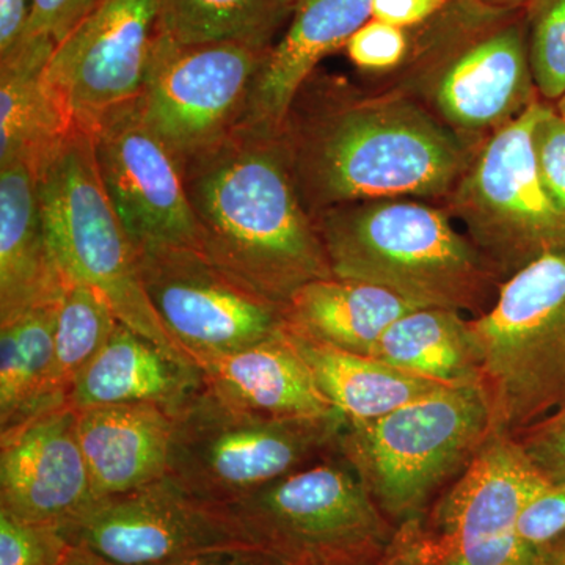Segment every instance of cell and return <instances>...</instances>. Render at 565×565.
<instances>
[{
	"label": "cell",
	"instance_id": "cell-1",
	"mask_svg": "<svg viewBox=\"0 0 565 565\" xmlns=\"http://www.w3.org/2000/svg\"><path fill=\"white\" fill-rule=\"evenodd\" d=\"M282 139L313 218L373 200L445 202L478 148L407 93L318 73L294 99Z\"/></svg>",
	"mask_w": 565,
	"mask_h": 565
},
{
	"label": "cell",
	"instance_id": "cell-2",
	"mask_svg": "<svg viewBox=\"0 0 565 565\" xmlns=\"http://www.w3.org/2000/svg\"><path fill=\"white\" fill-rule=\"evenodd\" d=\"M182 173L202 252L226 274L280 305L307 282L333 277L282 131L239 126Z\"/></svg>",
	"mask_w": 565,
	"mask_h": 565
},
{
	"label": "cell",
	"instance_id": "cell-3",
	"mask_svg": "<svg viewBox=\"0 0 565 565\" xmlns=\"http://www.w3.org/2000/svg\"><path fill=\"white\" fill-rule=\"evenodd\" d=\"M445 207L414 199L344 204L316 215L333 277L371 282L416 308L484 315L503 280Z\"/></svg>",
	"mask_w": 565,
	"mask_h": 565
},
{
	"label": "cell",
	"instance_id": "cell-4",
	"mask_svg": "<svg viewBox=\"0 0 565 565\" xmlns=\"http://www.w3.org/2000/svg\"><path fill=\"white\" fill-rule=\"evenodd\" d=\"M388 87L424 104L479 147L535 99L525 10L489 13L448 0L422 28ZM394 71V73H396Z\"/></svg>",
	"mask_w": 565,
	"mask_h": 565
},
{
	"label": "cell",
	"instance_id": "cell-5",
	"mask_svg": "<svg viewBox=\"0 0 565 565\" xmlns=\"http://www.w3.org/2000/svg\"><path fill=\"white\" fill-rule=\"evenodd\" d=\"M478 386H446L384 416L345 422L338 449L394 526L422 515L493 435Z\"/></svg>",
	"mask_w": 565,
	"mask_h": 565
},
{
	"label": "cell",
	"instance_id": "cell-6",
	"mask_svg": "<svg viewBox=\"0 0 565 565\" xmlns=\"http://www.w3.org/2000/svg\"><path fill=\"white\" fill-rule=\"evenodd\" d=\"M36 180L44 228L66 280L95 289L118 321L173 356L193 362L148 300L139 253L104 189L92 132L73 128L40 167Z\"/></svg>",
	"mask_w": 565,
	"mask_h": 565
},
{
	"label": "cell",
	"instance_id": "cell-7",
	"mask_svg": "<svg viewBox=\"0 0 565 565\" xmlns=\"http://www.w3.org/2000/svg\"><path fill=\"white\" fill-rule=\"evenodd\" d=\"M470 327L493 433L519 437L565 399V256L509 277Z\"/></svg>",
	"mask_w": 565,
	"mask_h": 565
},
{
	"label": "cell",
	"instance_id": "cell-8",
	"mask_svg": "<svg viewBox=\"0 0 565 565\" xmlns=\"http://www.w3.org/2000/svg\"><path fill=\"white\" fill-rule=\"evenodd\" d=\"M226 508L288 565H375L396 534L338 446Z\"/></svg>",
	"mask_w": 565,
	"mask_h": 565
},
{
	"label": "cell",
	"instance_id": "cell-9",
	"mask_svg": "<svg viewBox=\"0 0 565 565\" xmlns=\"http://www.w3.org/2000/svg\"><path fill=\"white\" fill-rule=\"evenodd\" d=\"M345 422L340 412L319 418L252 414L203 386L174 416L169 478L200 500L230 505L329 455Z\"/></svg>",
	"mask_w": 565,
	"mask_h": 565
},
{
	"label": "cell",
	"instance_id": "cell-10",
	"mask_svg": "<svg viewBox=\"0 0 565 565\" xmlns=\"http://www.w3.org/2000/svg\"><path fill=\"white\" fill-rule=\"evenodd\" d=\"M545 104L535 99L487 137L445 200L503 281L542 256H565V212L546 191L535 159V125Z\"/></svg>",
	"mask_w": 565,
	"mask_h": 565
},
{
	"label": "cell",
	"instance_id": "cell-11",
	"mask_svg": "<svg viewBox=\"0 0 565 565\" xmlns=\"http://www.w3.org/2000/svg\"><path fill=\"white\" fill-rule=\"evenodd\" d=\"M545 482L514 438L493 434L422 515L396 527L390 552L401 565H533L515 525Z\"/></svg>",
	"mask_w": 565,
	"mask_h": 565
},
{
	"label": "cell",
	"instance_id": "cell-12",
	"mask_svg": "<svg viewBox=\"0 0 565 565\" xmlns=\"http://www.w3.org/2000/svg\"><path fill=\"white\" fill-rule=\"evenodd\" d=\"M273 46L252 41L182 44L156 35L137 107L181 169L243 125Z\"/></svg>",
	"mask_w": 565,
	"mask_h": 565
},
{
	"label": "cell",
	"instance_id": "cell-13",
	"mask_svg": "<svg viewBox=\"0 0 565 565\" xmlns=\"http://www.w3.org/2000/svg\"><path fill=\"white\" fill-rule=\"evenodd\" d=\"M156 315L182 351L200 360L250 348L286 329V305L253 291L195 248L139 252Z\"/></svg>",
	"mask_w": 565,
	"mask_h": 565
},
{
	"label": "cell",
	"instance_id": "cell-14",
	"mask_svg": "<svg viewBox=\"0 0 565 565\" xmlns=\"http://www.w3.org/2000/svg\"><path fill=\"white\" fill-rule=\"evenodd\" d=\"M61 530L71 545L114 565H159L207 550L255 545L226 505L193 497L169 476L92 501Z\"/></svg>",
	"mask_w": 565,
	"mask_h": 565
},
{
	"label": "cell",
	"instance_id": "cell-15",
	"mask_svg": "<svg viewBox=\"0 0 565 565\" xmlns=\"http://www.w3.org/2000/svg\"><path fill=\"white\" fill-rule=\"evenodd\" d=\"M161 0H99L55 46L46 77L71 122L92 129L143 90Z\"/></svg>",
	"mask_w": 565,
	"mask_h": 565
},
{
	"label": "cell",
	"instance_id": "cell-16",
	"mask_svg": "<svg viewBox=\"0 0 565 565\" xmlns=\"http://www.w3.org/2000/svg\"><path fill=\"white\" fill-rule=\"evenodd\" d=\"M92 136L104 189L137 253L202 252L181 166L145 125L137 102L106 115Z\"/></svg>",
	"mask_w": 565,
	"mask_h": 565
},
{
	"label": "cell",
	"instance_id": "cell-17",
	"mask_svg": "<svg viewBox=\"0 0 565 565\" xmlns=\"http://www.w3.org/2000/svg\"><path fill=\"white\" fill-rule=\"evenodd\" d=\"M92 501L71 401L0 433V509L61 526Z\"/></svg>",
	"mask_w": 565,
	"mask_h": 565
},
{
	"label": "cell",
	"instance_id": "cell-18",
	"mask_svg": "<svg viewBox=\"0 0 565 565\" xmlns=\"http://www.w3.org/2000/svg\"><path fill=\"white\" fill-rule=\"evenodd\" d=\"M371 18V0H294L288 29L259 71L243 125L282 131L294 99L319 62L345 47Z\"/></svg>",
	"mask_w": 565,
	"mask_h": 565
},
{
	"label": "cell",
	"instance_id": "cell-19",
	"mask_svg": "<svg viewBox=\"0 0 565 565\" xmlns=\"http://www.w3.org/2000/svg\"><path fill=\"white\" fill-rule=\"evenodd\" d=\"M173 427V416L159 405H102L77 411L93 501L167 478Z\"/></svg>",
	"mask_w": 565,
	"mask_h": 565
},
{
	"label": "cell",
	"instance_id": "cell-20",
	"mask_svg": "<svg viewBox=\"0 0 565 565\" xmlns=\"http://www.w3.org/2000/svg\"><path fill=\"white\" fill-rule=\"evenodd\" d=\"M65 286L44 228L35 170L22 162L0 167V326L61 302Z\"/></svg>",
	"mask_w": 565,
	"mask_h": 565
},
{
	"label": "cell",
	"instance_id": "cell-21",
	"mask_svg": "<svg viewBox=\"0 0 565 565\" xmlns=\"http://www.w3.org/2000/svg\"><path fill=\"white\" fill-rule=\"evenodd\" d=\"M204 386L199 364L178 359L118 322L109 341L71 390L77 411L102 405L152 404L177 416Z\"/></svg>",
	"mask_w": 565,
	"mask_h": 565
},
{
	"label": "cell",
	"instance_id": "cell-22",
	"mask_svg": "<svg viewBox=\"0 0 565 565\" xmlns=\"http://www.w3.org/2000/svg\"><path fill=\"white\" fill-rule=\"evenodd\" d=\"M204 386L222 403L273 418L338 412L316 385L286 329L250 348L200 360Z\"/></svg>",
	"mask_w": 565,
	"mask_h": 565
},
{
	"label": "cell",
	"instance_id": "cell-23",
	"mask_svg": "<svg viewBox=\"0 0 565 565\" xmlns=\"http://www.w3.org/2000/svg\"><path fill=\"white\" fill-rule=\"evenodd\" d=\"M54 40L22 35L0 57V167L28 163L35 173L76 126L47 82Z\"/></svg>",
	"mask_w": 565,
	"mask_h": 565
},
{
	"label": "cell",
	"instance_id": "cell-24",
	"mask_svg": "<svg viewBox=\"0 0 565 565\" xmlns=\"http://www.w3.org/2000/svg\"><path fill=\"white\" fill-rule=\"evenodd\" d=\"M412 310L414 305L381 286L329 277L294 292L286 305V321L294 332L371 356L386 330Z\"/></svg>",
	"mask_w": 565,
	"mask_h": 565
},
{
	"label": "cell",
	"instance_id": "cell-25",
	"mask_svg": "<svg viewBox=\"0 0 565 565\" xmlns=\"http://www.w3.org/2000/svg\"><path fill=\"white\" fill-rule=\"evenodd\" d=\"M289 340L300 353L316 385L348 422H367L446 385L419 377L370 355L341 351L294 332Z\"/></svg>",
	"mask_w": 565,
	"mask_h": 565
},
{
	"label": "cell",
	"instance_id": "cell-26",
	"mask_svg": "<svg viewBox=\"0 0 565 565\" xmlns=\"http://www.w3.org/2000/svg\"><path fill=\"white\" fill-rule=\"evenodd\" d=\"M371 356L441 385L481 388L478 345L459 311L412 310L386 330Z\"/></svg>",
	"mask_w": 565,
	"mask_h": 565
},
{
	"label": "cell",
	"instance_id": "cell-27",
	"mask_svg": "<svg viewBox=\"0 0 565 565\" xmlns=\"http://www.w3.org/2000/svg\"><path fill=\"white\" fill-rule=\"evenodd\" d=\"M58 303L0 326V433L70 403L54 385Z\"/></svg>",
	"mask_w": 565,
	"mask_h": 565
},
{
	"label": "cell",
	"instance_id": "cell-28",
	"mask_svg": "<svg viewBox=\"0 0 565 565\" xmlns=\"http://www.w3.org/2000/svg\"><path fill=\"white\" fill-rule=\"evenodd\" d=\"M294 0H161L158 33L182 44L252 41L273 46Z\"/></svg>",
	"mask_w": 565,
	"mask_h": 565
},
{
	"label": "cell",
	"instance_id": "cell-29",
	"mask_svg": "<svg viewBox=\"0 0 565 565\" xmlns=\"http://www.w3.org/2000/svg\"><path fill=\"white\" fill-rule=\"evenodd\" d=\"M118 322L102 294L66 280L54 337V385L61 396L70 399L74 382L109 341Z\"/></svg>",
	"mask_w": 565,
	"mask_h": 565
},
{
	"label": "cell",
	"instance_id": "cell-30",
	"mask_svg": "<svg viewBox=\"0 0 565 565\" xmlns=\"http://www.w3.org/2000/svg\"><path fill=\"white\" fill-rule=\"evenodd\" d=\"M525 17L535 88L555 104L565 93V0H531Z\"/></svg>",
	"mask_w": 565,
	"mask_h": 565
},
{
	"label": "cell",
	"instance_id": "cell-31",
	"mask_svg": "<svg viewBox=\"0 0 565 565\" xmlns=\"http://www.w3.org/2000/svg\"><path fill=\"white\" fill-rule=\"evenodd\" d=\"M73 548L61 526L29 522L0 509V565H63Z\"/></svg>",
	"mask_w": 565,
	"mask_h": 565
},
{
	"label": "cell",
	"instance_id": "cell-32",
	"mask_svg": "<svg viewBox=\"0 0 565 565\" xmlns=\"http://www.w3.org/2000/svg\"><path fill=\"white\" fill-rule=\"evenodd\" d=\"M412 50V31L371 18L345 44L356 68L385 74L399 70Z\"/></svg>",
	"mask_w": 565,
	"mask_h": 565
},
{
	"label": "cell",
	"instance_id": "cell-33",
	"mask_svg": "<svg viewBox=\"0 0 565 565\" xmlns=\"http://www.w3.org/2000/svg\"><path fill=\"white\" fill-rule=\"evenodd\" d=\"M515 535L527 552L539 555L565 535V484L545 482L523 505Z\"/></svg>",
	"mask_w": 565,
	"mask_h": 565
},
{
	"label": "cell",
	"instance_id": "cell-34",
	"mask_svg": "<svg viewBox=\"0 0 565 565\" xmlns=\"http://www.w3.org/2000/svg\"><path fill=\"white\" fill-rule=\"evenodd\" d=\"M514 440L546 481L565 484V399Z\"/></svg>",
	"mask_w": 565,
	"mask_h": 565
},
{
	"label": "cell",
	"instance_id": "cell-35",
	"mask_svg": "<svg viewBox=\"0 0 565 565\" xmlns=\"http://www.w3.org/2000/svg\"><path fill=\"white\" fill-rule=\"evenodd\" d=\"M534 148L542 182L565 212V118L552 103L545 104L535 125Z\"/></svg>",
	"mask_w": 565,
	"mask_h": 565
},
{
	"label": "cell",
	"instance_id": "cell-36",
	"mask_svg": "<svg viewBox=\"0 0 565 565\" xmlns=\"http://www.w3.org/2000/svg\"><path fill=\"white\" fill-rule=\"evenodd\" d=\"M98 2L99 0H31V14L24 35L50 36L58 44Z\"/></svg>",
	"mask_w": 565,
	"mask_h": 565
},
{
	"label": "cell",
	"instance_id": "cell-37",
	"mask_svg": "<svg viewBox=\"0 0 565 565\" xmlns=\"http://www.w3.org/2000/svg\"><path fill=\"white\" fill-rule=\"evenodd\" d=\"M446 3L448 0H371V10L374 20L412 31L433 20Z\"/></svg>",
	"mask_w": 565,
	"mask_h": 565
},
{
	"label": "cell",
	"instance_id": "cell-38",
	"mask_svg": "<svg viewBox=\"0 0 565 565\" xmlns=\"http://www.w3.org/2000/svg\"><path fill=\"white\" fill-rule=\"evenodd\" d=\"M159 565H288L258 545L225 546Z\"/></svg>",
	"mask_w": 565,
	"mask_h": 565
},
{
	"label": "cell",
	"instance_id": "cell-39",
	"mask_svg": "<svg viewBox=\"0 0 565 565\" xmlns=\"http://www.w3.org/2000/svg\"><path fill=\"white\" fill-rule=\"evenodd\" d=\"M29 14L31 0H0V57L20 43Z\"/></svg>",
	"mask_w": 565,
	"mask_h": 565
},
{
	"label": "cell",
	"instance_id": "cell-40",
	"mask_svg": "<svg viewBox=\"0 0 565 565\" xmlns=\"http://www.w3.org/2000/svg\"><path fill=\"white\" fill-rule=\"evenodd\" d=\"M471 9L489 11V13H509L525 10L531 0H462Z\"/></svg>",
	"mask_w": 565,
	"mask_h": 565
},
{
	"label": "cell",
	"instance_id": "cell-41",
	"mask_svg": "<svg viewBox=\"0 0 565 565\" xmlns=\"http://www.w3.org/2000/svg\"><path fill=\"white\" fill-rule=\"evenodd\" d=\"M533 565H565V535L555 544L542 550Z\"/></svg>",
	"mask_w": 565,
	"mask_h": 565
},
{
	"label": "cell",
	"instance_id": "cell-42",
	"mask_svg": "<svg viewBox=\"0 0 565 565\" xmlns=\"http://www.w3.org/2000/svg\"><path fill=\"white\" fill-rule=\"evenodd\" d=\"M63 565H114L107 563L106 559L95 555L90 550L82 548V546H74L73 552Z\"/></svg>",
	"mask_w": 565,
	"mask_h": 565
},
{
	"label": "cell",
	"instance_id": "cell-43",
	"mask_svg": "<svg viewBox=\"0 0 565 565\" xmlns=\"http://www.w3.org/2000/svg\"><path fill=\"white\" fill-rule=\"evenodd\" d=\"M553 106H555L557 114H559L561 117L565 118V93L563 95V98H561L559 102L553 104Z\"/></svg>",
	"mask_w": 565,
	"mask_h": 565
},
{
	"label": "cell",
	"instance_id": "cell-44",
	"mask_svg": "<svg viewBox=\"0 0 565 565\" xmlns=\"http://www.w3.org/2000/svg\"><path fill=\"white\" fill-rule=\"evenodd\" d=\"M375 565H397L396 563H394V561L392 559V557H390L388 555H385L384 556V559L381 561V563H377Z\"/></svg>",
	"mask_w": 565,
	"mask_h": 565
}]
</instances>
